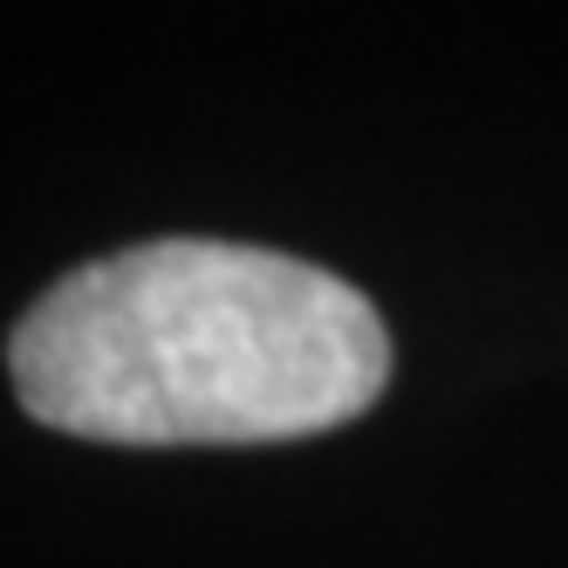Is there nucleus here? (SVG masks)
I'll list each match as a JSON object with an SVG mask.
<instances>
[{
	"instance_id": "1",
	"label": "nucleus",
	"mask_w": 568,
	"mask_h": 568,
	"mask_svg": "<svg viewBox=\"0 0 568 568\" xmlns=\"http://www.w3.org/2000/svg\"><path fill=\"white\" fill-rule=\"evenodd\" d=\"M28 418L103 445H281L363 418L390 336L343 274L240 247L144 240L62 274L8 336Z\"/></svg>"
}]
</instances>
